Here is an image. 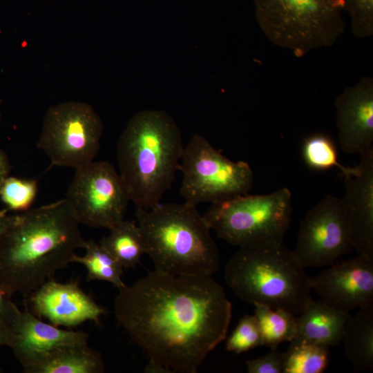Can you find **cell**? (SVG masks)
<instances>
[{
    "instance_id": "cell-1",
    "label": "cell",
    "mask_w": 373,
    "mask_h": 373,
    "mask_svg": "<svg viewBox=\"0 0 373 373\" xmlns=\"http://www.w3.org/2000/svg\"><path fill=\"white\" fill-rule=\"evenodd\" d=\"M117 324L149 358L146 372L196 373L227 336L232 306L211 276L153 270L119 289Z\"/></svg>"
},
{
    "instance_id": "cell-2",
    "label": "cell",
    "mask_w": 373,
    "mask_h": 373,
    "mask_svg": "<svg viewBox=\"0 0 373 373\" xmlns=\"http://www.w3.org/2000/svg\"><path fill=\"white\" fill-rule=\"evenodd\" d=\"M79 224L66 198L12 216L0 240V285L26 298L84 249Z\"/></svg>"
},
{
    "instance_id": "cell-3",
    "label": "cell",
    "mask_w": 373,
    "mask_h": 373,
    "mask_svg": "<svg viewBox=\"0 0 373 373\" xmlns=\"http://www.w3.org/2000/svg\"><path fill=\"white\" fill-rule=\"evenodd\" d=\"M184 146L174 119L161 110H144L128 122L117 143L119 174L136 208L160 203L180 171Z\"/></svg>"
},
{
    "instance_id": "cell-4",
    "label": "cell",
    "mask_w": 373,
    "mask_h": 373,
    "mask_svg": "<svg viewBox=\"0 0 373 373\" xmlns=\"http://www.w3.org/2000/svg\"><path fill=\"white\" fill-rule=\"evenodd\" d=\"M146 254L155 270L173 276H212L220 254L211 228L197 206L159 203L149 209L136 208Z\"/></svg>"
},
{
    "instance_id": "cell-5",
    "label": "cell",
    "mask_w": 373,
    "mask_h": 373,
    "mask_svg": "<svg viewBox=\"0 0 373 373\" xmlns=\"http://www.w3.org/2000/svg\"><path fill=\"white\" fill-rule=\"evenodd\" d=\"M283 243L240 247L227 262L224 279L245 303L299 314L312 300L310 277Z\"/></svg>"
},
{
    "instance_id": "cell-6",
    "label": "cell",
    "mask_w": 373,
    "mask_h": 373,
    "mask_svg": "<svg viewBox=\"0 0 373 373\" xmlns=\"http://www.w3.org/2000/svg\"><path fill=\"white\" fill-rule=\"evenodd\" d=\"M256 20L274 45L302 57L343 33L342 0H254Z\"/></svg>"
},
{
    "instance_id": "cell-7",
    "label": "cell",
    "mask_w": 373,
    "mask_h": 373,
    "mask_svg": "<svg viewBox=\"0 0 373 373\" xmlns=\"http://www.w3.org/2000/svg\"><path fill=\"white\" fill-rule=\"evenodd\" d=\"M287 187L265 195H240L212 203L203 214L211 230L239 247L283 243L291 222Z\"/></svg>"
},
{
    "instance_id": "cell-8",
    "label": "cell",
    "mask_w": 373,
    "mask_h": 373,
    "mask_svg": "<svg viewBox=\"0 0 373 373\" xmlns=\"http://www.w3.org/2000/svg\"><path fill=\"white\" fill-rule=\"evenodd\" d=\"M180 171V193L185 202L195 206L247 194L254 184L247 162L229 160L199 135L184 147Z\"/></svg>"
},
{
    "instance_id": "cell-9",
    "label": "cell",
    "mask_w": 373,
    "mask_h": 373,
    "mask_svg": "<svg viewBox=\"0 0 373 373\" xmlns=\"http://www.w3.org/2000/svg\"><path fill=\"white\" fill-rule=\"evenodd\" d=\"M102 133V122L90 105L67 102L48 110L37 146L51 166L76 170L94 161Z\"/></svg>"
},
{
    "instance_id": "cell-10",
    "label": "cell",
    "mask_w": 373,
    "mask_h": 373,
    "mask_svg": "<svg viewBox=\"0 0 373 373\" xmlns=\"http://www.w3.org/2000/svg\"><path fill=\"white\" fill-rule=\"evenodd\" d=\"M65 198L79 224L109 230L124 220L131 201L119 173L106 161L76 169Z\"/></svg>"
},
{
    "instance_id": "cell-11",
    "label": "cell",
    "mask_w": 373,
    "mask_h": 373,
    "mask_svg": "<svg viewBox=\"0 0 373 373\" xmlns=\"http://www.w3.org/2000/svg\"><path fill=\"white\" fill-rule=\"evenodd\" d=\"M352 249L341 198L327 195L300 221L293 252L306 268L330 265Z\"/></svg>"
},
{
    "instance_id": "cell-12",
    "label": "cell",
    "mask_w": 373,
    "mask_h": 373,
    "mask_svg": "<svg viewBox=\"0 0 373 373\" xmlns=\"http://www.w3.org/2000/svg\"><path fill=\"white\" fill-rule=\"evenodd\" d=\"M312 290L321 300L336 309L349 312L373 304V258L358 254L332 264L310 277Z\"/></svg>"
},
{
    "instance_id": "cell-13",
    "label": "cell",
    "mask_w": 373,
    "mask_h": 373,
    "mask_svg": "<svg viewBox=\"0 0 373 373\" xmlns=\"http://www.w3.org/2000/svg\"><path fill=\"white\" fill-rule=\"evenodd\" d=\"M334 107L338 144L347 154L373 148V78L362 77L336 97Z\"/></svg>"
},
{
    "instance_id": "cell-14",
    "label": "cell",
    "mask_w": 373,
    "mask_h": 373,
    "mask_svg": "<svg viewBox=\"0 0 373 373\" xmlns=\"http://www.w3.org/2000/svg\"><path fill=\"white\" fill-rule=\"evenodd\" d=\"M34 314L56 326L76 327L86 321L99 323L105 309L76 282L50 278L27 298Z\"/></svg>"
},
{
    "instance_id": "cell-15",
    "label": "cell",
    "mask_w": 373,
    "mask_h": 373,
    "mask_svg": "<svg viewBox=\"0 0 373 373\" xmlns=\"http://www.w3.org/2000/svg\"><path fill=\"white\" fill-rule=\"evenodd\" d=\"M359 163L344 175L341 198L353 249L373 258V148L361 155Z\"/></svg>"
},
{
    "instance_id": "cell-16",
    "label": "cell",
    "mask_w": 373,
    "mask_h": 373,
    "mask_svg": "<svg viewBox=\"0 0 373 373\" xmlns=\"http://www.w3.org/2000/svg\"><path fill=\"white\" fill-rule=\"evenodd\" d=\"M82 331L59 328L47 323L29 311H21L10 329L8 347L21 363L27 358L68 345L87 344Z\"/></svg>"
},
{
    "instance_id": "cell-17",
    "label": "cell",
    "mask_w": 373,
    "mask_h": 373,
    "mask_svg": "<svg viewBox=\"0 0 373 373\" xmlns=\"http://www.w3.org/2000/svg\"><path fill=\"white\" fill-rule=\"evenodd\" d=\"M25 373H102V354L87 344L61 346L20 363Z\"/></svg>"
},
{
    "instance_id": "cell-18",
    "label": "cell",
    "mask_w": 373,
    "mask_h": 373,
    "mask_svg": "<svg viewBox=\"0 0 373 373\" xmlns=\"http://www.w3.org/2000/svg\"><path fill=\"white\" fill-rule=\"evenodd\" d=\"M299 314L296 317L297 333L294 338L327 347L341 343L349 312L312 299Z\"/></svg>"
},
{
    "instance_id": "cell-19",
    "label": "cell",
    "mask_w": 373,
    "mask_h": 373,
    "mask_svg": "<svg viewBox=\"0 0 373 373\" xmlns=\"http://www.w3.org/2000/svg\"><path fill=\"white\" fill-rule=\"evenodd\" d=\"M346 356L356 372L373 369V304L349 316L342 341Z\"/></svg>"
},
{
    "instance_id": "cell-20",
    "label": "cell",
    "mask_w": 373,
    "mask_h": 373,
    "mask_svg": "<svg viewBox=\"0 0 373 373\" xmlns=\"http://www.w3.org/2000/svg\"><path fill=\"white\" fill-rule=\"evenodd\" d=\"M99 243L123 268L135 267L146 254L140 229L135 221L123 220Z\"/></svg>"
},
{
    "instance_id": "cell-21",
    "label": "cell",
    "mask_w": 373,
    "mask_h": 373,
    "mask_svg": "<svg viewBox=\"0 0 373 373\" xmlns=\"http://www.w3.org/2000/svg\"><path fill=\"white\" fill-rule=\"evenodd\" d=\"M254 316L258 321L262 345L278 347L281 343L291 342L296 336V317L291 312L260 303L254 305Z\"/></svg>"
},
{
    "instance_id": "cell-22",
    "label": "cell",
    "mask_w": 373,
    "mask_h": 373,
    "mask_svg": "<svg viewBox=\"0 0 373 373\" xmlns=\"http://www.w3.org/2000/svg\"><path fill=\"white\" fill-rule=\"evenodd\" d=\"M85 254H75L72 262L82 265L87 271V280H103L111 283L118 289L126 285L122 280L123 267L100 244L93 240H86Z\"/></svg>"
},
{
    "instance_id": "cell-23",
    "label": "cell",
    "mask_w": 373,
    "mask_h": 373,
    "mask_svg": "<svg viewBox=\"0 0 373 373\" xmlns=\"http://www.w3.org/2000/svg\"><path fill=\"white\" fill-rule=\"evenodd\" d=\"M285 352L283 373H322L329 363V347L294 338Z\"/></svg>"
},
{
    "instance_id": "cell-24",
    "label": "cell",
    "mask_w": 373,
    "mask_h": 373,
    "mask_svg": "<svg viewBox=\"0 0 373 373\" xmlns=\"http://www.w3.org/2000/svg\"><path fill=\"white\" fill-rule=\"evenodd\" d=\"M302 153L306 165L314 171H327L337 167L343 175H346L353 169L338 162L334 142L323 133H316L306 137L303 143Z\"/></svg>"
},
{
    "instance_id": "cell-25",
    "label": "cell",
    "mask_w": 373,
    "mask_h": 373,
    "mask_svg": "<svg viewBox=\"0 0 373 373\" xmlns=\"http://www.w3.org/2000/svg\"><path fill=\"white\" fill-rule=\"evenodd\" d=\"M37 191V180L8 176L0 189V200L8 210L21 213L31 209Z\"/></svg>"
},
{
    "instance_id": "cell-26",
    "label": "cell",
    "mask_w": 373,
    "mask_h": 373,
    "mask_svg": "<svg viewBox=\"0 0 373 373\" xmlns=\"http://www.w3.org/2000/svg\"><path fill=\"white\" fill-rule=\"evenodd\" d=\"M260 345H262L261 332L255 316L249 314L240 320L226 342V349L236 354Z\"/></svg>"
},
{
    "instance_id": "cell-27",
    "label": "cell",
    "mask_w": 373,
    "mask_h": 373,
    "mask_svg": "<svg viewBox=\"0 0 373 373\" xmlns=\"http://www.w3.org/2000/svg\"><path fill=\"white\" fill-rule=\"evenodd\" d=\"M351 21L353 35L358 38L373 35V0H342Z\"/></svg>"
},
{
    "instance_id": "cell-28",
    "label": "cell",
    "mask_w": 373,
    "mask_h": 373,
    "mask_svg": "<svg viewBox=\"0 0 373 373\" xmlns=\"http://www.w3.org/2000/svg\"><path fill=\"white\" fill-rule=\"evenodd\" d=\"M285 352L277 347L261 357L246 361L249 373H283Z\"/></svg>"
},
{
    "instance_id": "cell-29",
    "label": "cell",
    "mask_w": 373,
    "mask_h": 373,
    "mask_svg": "<svg viewBox=\"0 0 373 373\" xmlns=\"http://www.w3.org/2000/svg\"><path fill=\"white\" fill-rule=\"evenodd\" d=\"M12 295L0 285V325L10 329L21 310L12 301Z\"/></svg>"
},
{
    "instance_id": "cell-30",
    "label": "cell",
    "mask_w": 373,
    "mask_h": 373,
    "mask_svg": "<svg viewBox=\"0 0 373 373\" xmlns=\"http://www.w3.org/2000/svg\"><path fill=\"white\" fill-rule=\"evenodd\" d=\"M10 164L7 154L0 149V189L5 180L9 176Z\"/></svg>"
},
{
    "instance_id": "cell-31",
    "label": "cell",
    "mask_w": 373,
    "mask_h": 373,
    "mask_svg": "<svg viewBox=\"0 0 373 373\" xmlns=\"http://www.w3.org/2000/svg\"><path fill=\"white\" fill-rule=\"evenodd\" d=\"M11 216L7 214L6 211L0 209V240L10 224Z\"/></svg>"
},
{
    "instance_id": "cell-32",
    "label": "cell",
    "mask_w": 373,
    "mask_h": 373,
    "mask_svg": "<svg viewBox=\"0 0 373 373\" xmlns=\"http://www.w3.org/2000/svg\"><path fill=\"white\" fill-rule=\"evenodd\" d=\"M10 332L8 329L0 325V347L8 346L10 342Z\"/></svg>"
}]
</instances>
